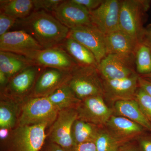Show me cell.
<instances>
[{"label": "cell", "mask_w": 151, "mask_h": 151, "mask_svg": "<svg viewBox=\"0 0 151 151\" xmlns=\"http://www.w3.org/2000/svg\"><path fill=\"white\" fill-rule=\"evenodd\" d=\"M14 26L30 35L45 49L60 46L70 30L43 10L34 11L27 17L18 19Z\"/></svg>", "instance_id": "6da1fadb"}, {"label": "cell", "mask_w": 151, "mask_h": 151, "mask_svg": "<svg viewBox=\"0 0 151 151\" xmlns=\"http://www.w3.org/2000/svg\"><path fill=\"white\" fill-rule=\"evenodd\" d=\"M150 3V1L143 0L121 1L120 29L140 42L145 30L143 19Z\"/></svg>", "instance_id": "7a4b0ae2"}, {"label": "cell", "mask_w": 151, "mask_h": 151, "mask_svg": "<svg viewBox=\"0 0 151 151\" xmlns=\"http://www.w3.org/2000/svg\"><path fill=\"white\" fill-rule=\"evenodd\" d=\"M100 77L97 67L78 66L71 71L67 84L81 100L91 96H104L103 80Z\"/></svg>", "instance_id": "3957f363"}, {"label": "cell", "mask_w": 151, "mask_h": 151, "mask_svg": "<svg viewBox=\"0 0 151 151\" xmlns=\"http://www.w3.org/2000/svg\"><path fill=\"white\" fill-rule=\"evenodd\" d=\"M59 110L55 107L47 97H30L22 107L19 126H31L53 124Z\"/></svg>", "instance_id": "277c9868"}, {"label": "cell", "mask_w": 151, "mask_h": 151, "mask_svg": "<svg viewBox=\"0 0 151 151\" xmlns=\"http://www.w3.org/2000/svg\"><path fill=\"white\" fill-rule=\"evenodd\" d=\"M46 124L19 126L12 133L11 151H40L46 138Z\"/></svg>", "instance_id": "5b68a950"}, {"label": "cell", "mask_w": 151, "mask_h": 151, "mask_svg": "<svg viewBox=\"0 0 151 151\" xmlns=\"http://www.w3.org/2000/svg\"><path fill=\"white\" fill-rule=\"evenodd\" d=\"M102 95L91 96L81 100L76 109L78 119L102 127L113 115V109L106 105Z\"/></svg>", "instance_id": "8992f818"}, {"label": "cell", "mask_w": 151, "mask_h": 151, "mask_svg": "<svg viewBox=\"0 0 151 151\" xmlns=\"http://www.w3.org/2000/svg\"><path fill=\"white\" fill-rule=\"evenodd\" d=\"M77 119L78 113L76 108L60 111L49 132L50 142L58 145L66 151L70 150L75 145L71 130L73 123Z\"/></svg>", "instance_id": "52a82bcc"}, {"label": "cell", "mask_w": 151, "mask_h": 151, "mask_svg": "<svg viewBox=\"0 0 151 151\" xmlns=\"http://www.w3.org/2000/svg\"><path fill=\"white\" fill-rule=\"evenodd\" d=\"M67 38L77 41L92 52L98 64L107 55L105 35L92 24L70 29Z\"/></svg>", "instance_id": "ba28073f"}, {"label": "cell", "mask_w": 151, "mask_h": 151, "mask_svg": "<svg viewBox=\"0 0 151 151\" xmlns=\"http://www.w3.org/2000/svg\"><path fill=\"white\" fill-rule=\"evenodd\" d=\"M43 49L30 35L22 30L8 32L0 37V51L9 52L28 58Z\"/></svg>", "instance_id": "9c48e42d"}, {"label": "cell", "mask_w": 151, "mask_h": 151, "mask_svg": "<svg viewBox=\"0 0 151 151\" xmlns=\"http://www.w3.org/2000/svg\"><path fill=\"white\" fill-rule=\"evenodd\" d=\"M121 5V1L103 0L98 8L89 12L92 24L105 35L120 29Z\"/></svg>", "instance_id": "30bf717a"}, {"label": "cell", "mask_w": 151, "mask_h": 151, "mask_svg": "<svg viewBox=\"0 0 151 151\" xmlns=\"http://www.w3.org/2000/svg\"><path fill=\"white\" fill-rule=\"evenodd\" d=\"M29 58L34 65L46 68H56L71 72L78 65L72 58L60 47L35 52Z\"/></svg>", "instance_id": "8fae6325"}, {"label": "cell", "mask_w": 151, "mask_h": 151, "mask_svg": "<svg viewBox=\"0 0 151 151\" xmlns=\"http://www.w3.org/2000/svg\"><path fill=\"white\" fill-rule=\"evenodd\" d=\"M52 13L69 29L92 24L89 11L72 0L63 1Z\"/></svg>", "instance_id": "7c38bea8"}, {"label": "cell", "mask_w": 151, "mask_h": 151, "mask_svg": "<svg viewBox=\"0 0 151 151\" xmlns=\"http://www.w3.org/2000/svg\"><path fill=\"white\" fill-rule=\"evenodd\" d=\"M137 73L129 77L115 80H103L104 96L115 103L121 100L134 99L138 87Z\"/></svg>", "instance_id": "4fadbf2b"}, {"label": "cell", "mask_w": 151, "mask_h": 151, "mask_svg": "<svg viewBox=\"0 0 151 151\" xmlns=\"http://www.w3.org/2000/svg\"><path fill=\"white\" fill-rule=\"evenodd\" d=\"M133 62L117 55L107 54L98 64L97 69L103 80L122 79L137 73Z\"/></svg>", "instance_id": "5bb4252c"}, {"label": "cell", "mask_w": 151, "mask_h": 151, "mask_svg": "<svg viewBox=\"0 0 151 151\" xmlns=\"http://www.w3.org/2000/svg\"><path fill=\"white\" fill-rule=\"evenodd\" d=\"M71 72L56 68H44L37 79L30 97H47L67 83Z\"/></svg>", "instance_id": "9a60e30c"}, {"label": "cell", "mask_w": 151, "mask_h": 151, "mask_svg": "<svg viewBox=\"0 0 151 151\" xmlns=\"http://www.w3.org/2000/svg\"><path fill=\"white\" fill-rule=\"evenodd\" d=\"M43 69L44 68L32 65L12 77L3 90L5 95L19 97L31 93L37 79Z\"/></svg>", "instance_id": "2e32d148"}, {"label": "cell", "mask_w": 151, "mask_h": 151, "mask_svg": "<svg viewBox=\"0 0 151 151\" xmlns=\"http://www.w3.org/2000/svg\"><path fill=\"white\" fill-rule=\"evenodd\" d=\"M105 40L107 55H117L132 62L140 43L120 29L105 35Z\"/></svg>", "instance_id": "e0dca14e"}, {"label": "cell", "mask_w": 151, "mask_h": 151, "mask_svg": "<svg viewBox=\"0 0 151 151\" xmlns=\"http://www.w3.org/2000/svg\"><path fill=\"white\" fill-rule=\"evenodd\" d=\"M105 127L116 137L129 142L140 136L145 129L131 120L119 116L112 115Z\"/></svg>", "instance_id": "ac0fdd59"}, {"label": "cell", "mask_w": 151, "mask_h": 151, "mask_svg": "<svg viewBox=\"0 0 151 151\" xmlns=\"http://www.w3.org/2000/svg\"><path fill=\"white\" fill-rule=\"evenodd\" d=\"M114 110L117 116L125 117L140 125L145 129L151 131V122L134 99L116 102L114 103Z\"/></svg>", "instance_id": "d6986e66"}, {"label": "cell", "mask_w": 151, "mask_h": 151, "mask_svg": "<svg viewBox=\"0 0 151 151\" xmlns=\"http://www.w3.org/2000/svg\"><path fill=\"white\" fill-rule=\"evenodd\" d=\"M60 47L68 53L78 66L97 68L98 63L94 54L77 41L67 38Z\"/></svg>", "instance_id": "ffe728a7"}, {"label": "cell", "mask_w": 151, "mask_h": 151, "mask_svg": "<svg viewBox=\"0 0 151 151\" xmlns=\"http://www.w3.org/2000/svg\"><path fill=\"white\" fill-rule=\"evenodd\" d=\"M32 65H34L27 57L9 52L0 51V71L10 79Z\"/></svg>", "instance_id": "44dd1931"}, {"label": "cell", "mask_w": 151, "mask_h": 151, "mask_svg": "<svg viewBox=\"0 0 151 151\" xmlns=\"http://www.w3.org/2000/svg\"><path fill=\"white\" fill-rule=\"evenodd\" d=\"M47 97L59 111L68 108H76L81 101L76 97L67 82Z\"/></svg>", "instance_id": "7402d4cb"}, {"label": "cell", "mask_w": 151, "mask_h": 151, "mask_svg": "<svg viewBox=\"0 0 151 151\" xmlns=\"http://www.w3.org/2000/svg\"><path fill=\"white\" fill-rule=\"evenodd\" d=\"M1 13L18 19H24L34 11L33 0H1Z\"/></svg>", "instance_id": "603a6c76"}, {"label": "cell", "mask_w": 151, "mask_h": 151, "mask_svg": "<svg viewBox=\"0 0 151 151\" xmlns=\"http://www.w3.org/2000/svg\"><path fill=\"white\" fill-rule=\"evenodd\" d=\"M101 127L76 119L73 123L71 136L75 145L87 142H94Z\"/></svg>", "instance_id": "cb8c5ba5"}, {"label": "cell", "mask_w": 151, "mask_h": 151, "mask_svg": "<svg viewBox=\"0 0 151 151\" xmlns=\"http://www.w3.org/2000/svg\"><path fill=\"white\" fill-rule=\"evenodd\" d=\"M94 142L97 151H117L121 146L129 142L116 137L106 129L102 128Z\"/></svg>", "instance_id": "d4e9b609"}, {"label": "cell", "mask_w": 151, "mask_h": 151, "mask_svg": "<svg viewBox=\"0 0 151 151\" xmlns=\"http://www.w3.org/2000/svg\"><path fill=\"white\" fill-rule=\"evenodd\" d=\"M12 100H2L0 104V128L11 129L17 120V108Z\"/></svg>", "instance_id": "484cf974"}, {"label": "cell", "mask_w": 151, "mask_h": 151, "mask_svg": "<svg viewBox=\"0 0 151 151\" xmlns=\"http://www.w3.org/2000/svg\"><path fill=\"white\" fill-rule=\"evenodd\" d=\"M135 64L137 73L142 76L151 73V50L141 42L135 54Z\"/></svg>", "instance_id": "4316f807"}, {"label": "cell", "mask_w": 151, "mask_h": 151, "mask_svg": "<svg viewBox=\"0 0 151 151\" xmlns=\"http://www.w3.org/2000/svg\"><path fill=\"white\" fill-rule=\"evenodd\" d=\"M134 99L138 103L145 116L151 122V96L139 86Z\"/></svg>", "instance_id": "83f0119b"}, {"label": "cell", "mask_w": 151, "mask_h": 151, "mask_svg": "<svg viewBox=\"0 0 151 151\" xmlns=\"http://www.w3.org/2000/svg\"><path fill=\"white\" fill-rule=\"evenodd\" d=\"M34 11L43 10L52 13L63 1L61 0H33Z\"/></svg>", "instance_id": "f1b7e54d"}, {"label": "cell", "mask_w": 151, "mask_h": 151, "mask_svg": "<svg viewBox=\"0 0 151 151\" xmlns=\"http://www.w3.org/2000/svg\"><path fill=\"white\" fill-rule=\"evenodd\" d=\"M18 19L4 13L0 14V37L7 32L10 29L14 26Z\"/></svg>", "instance_id": "f546056e"}, {"label": "cell", "mask_w": 151, "mask_h": 151, "mask_svg": "<svg viewBox=\"0 0 151 151\" xmlns=\"http://www.w3.org/2000/svg\"><path fill=\"white\" fill-rule=\"evenodd\" d=\"M73 2L84 7L89 12L94 10L98 8L101 3L103 2V0H72Z\"/></svg>", "instance_id": "4dcf8cb0"}, {"label": "cell", "mask_w": 151, "mask_h": 151, "mask_svg": "<svg viewBox=\"0 0 151 151\" xmlns=\"http://www.w3.org/2000/svg\"><path fill=\"white\" fill-rule=\"evenodd\" d=\"M68 151H97L94 142H87L77 144Z\"/></svg>", "instance_id": "1f68e13d"}, {"label": "cell", "mask_w": 151, "mask_h": 151, "mask_svg": "<svg viewBox=\"0 0 151 151\" xmlns=\"http://www.w3.org/2000/svg\"><path fill=\"white\" fill-rule=\"evenodd\" d=\"M138 83L139 87L144 89L151 97V80L139 76Z\"/></svg>", "instance_id": "d6a6232c"}, {"label": "cell", "mask_w": 151, "mask_h": 151, "mask_svg": "<svg viewBox=\"0 0 151 151\" xmlns=\"http://www.w3.org/2000/svg\"><path fill=\"white\" fill-rule=\"evenodd\" d=\"M140 148L142 151H151V138L142 137L139 138Z\"/></svg>", "instance_id": "836d02e7"}, {"label": "cell", "mask_w": 151, "mask_h": 151, "mask_svg": "<svg viewBox=\"0 0 151 151\" xmlns=\"http://www.w3.org/2000/svg\"><path fill=\"white\" fill-rule=\"evenodd\" d=\"M141 42L147 45L151 50V25L145 29Z\"/></svg>", "instance_id": "e575fe53"}, {"label": "cell", "mask_w": 151, "mask_h": 151, "mask_svg": "<svg viewBox=\"0 0 151 151\" xmlns=\"http://www.w3.org/2000/svg\"><path fill=\"white\" fill-rule=\"evenodd\" d=\"M10 78L2 71H0V85L1 89L4 90L8 84Z\"/></svg>", "instance_id": "d590c367"}, {"label": "cell", "mask_w": 151, "mask_h": 151, "mask_svg": "<svg viewBox=\"0 0 151 151\" xmlns=\"http://www.w3.org/2000/svg\"><path fill=\"white\" fill-rule=\"evenodd\" d=\"M43 151H66L55 143L50 142L44 149Z\"/></svg>", "instance_id": "8d00e7d4"}, {"label": "cell", "mask_w": 151, "mask_h": 151, "mask_svg": "<svg viewBox=\"0 0 151 151\" xmlns=\"http://www.w3.org/2000/svg\"><path fill=\"white\" fill-rule=\"evenodd\" d=\"M117 151H142L141 149L138 148L135 146L130 144H127L123 145L119 148Z\"/></svg>", "instance_id": "74e56055"}, {"label": "cell", "mask_w": 151, "mask_h": 151, "mask_svg": "<svg viewBox=\"0 0 151 151\" xmlns=\"http://www.w3.org/2000/svg\"><path fill=\"white\" fill-rule=\"evenodd\" d=\"M10 129H1L0 130V137L1 140H5L9 137V131Z\"/></svg>", "instance_id": "f35d334b"}, {"label": "cell", "mask_w": 151, "mask_h": 151, "mask_svg": "<svg viewBox=\"0 0 151 151\" xmlns=\"http://www.w3.org/2000/svg\"><path fill=\"white\" fill-rule=\"evenodd\" d=\"M142 76L144 77V78H147V79L151 80V73H150V74H147V75L143 76Z\"/></svg>", "instance_id": "ab89813d"}]
</instances>
